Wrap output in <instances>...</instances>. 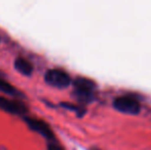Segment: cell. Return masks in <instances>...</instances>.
Segmentation results:
<instances>
[{
  "label": "cell",
  "instance_id": "1",
  "mask_svg": "<svg viewBox=\"0 0 151 150\" xmlns=\"http://www.w3.org/2000/svg\"><path fill=\"white\" fill-rule=\"evenodd\" d=\"M74 96L80 102L88 103L93 100V90L96 84L93 80L86 77H77L73 82Z\"/></svg>",
  "mask_w": 151,
  "mask_h": 150
},
{
  "label": "cell",
  "instance_id": "2",
  "mask_svg": "<svg viewBox=\"0 0 151 150\" xmlns=\"http://www.w3.org/2000/svg\"><path fill=\"white\" fill-rule=\"evenodd\" d=\"M45 81L59 88H67L71 82L69 74L62 69H50L45 73Z\"/></svg>",
  "mask_w": 151,
  "mask_h": 150
},
{
  "label": "cell",
  "instance_id": "3",
  "mask_svg": "<svg viewBox=\"0 0 151 150\" xmlns=\"http://www.w3.org/2000/svg\"><path fill=\"white\" fill-rule=\"evenodd\" d=\"M113 106L116 110L120 111V112L133 114V115L138 114L141 109L139 102L129 96H123L115 99V101L113 102Z\"/></svg>",
  "mask_w": 151,
  "mask_h": 150
},
{
  "label": "cell",
  "instance_id": "4",
  "mask_svg": "<svg viewBox=\"0 0 151 150\" xmlns=\"http://www.w3.org/2000/svg\"><path fill=\"white\" fill-rule=\"evenodd\" d=\"M25 121L29 126V128H32L33 131H35V132L39 133L40 135L45 137L48 140H52L55 138V135L52 133V128L43 120L38 119V118L35 117H28V116H26L25 117Z\"/></svg>",
  "mask_w": 151,
  "mask_h": 150
},
{
  "label": "cell",
  "instance_id": "5",
  "mask_svg": "<svg viewBox=\"0 0 151 150\" xmlns=\"http://www.w3.org/2000/svg\"><path fill=\"white\" fill-rule=\"evenodd\" d=\"M0 109L12 114H25L27 107L20 101L9 100V99L0 97Z\"/></svg>",
  "mask_w": 151,
  "mask_h": 150
},
{
  "label": "cell",
  "instance_id": "6",
  "mask_svg": "<svg viewBox=\"0 0 151 150\" xmlns=\"http://www.w3.org/2000/svg\"><path fill=\"white\" fill-rule=\"evenodd\" d=\"M14 67L20 73H22L23 75H30L33 72V66L28 60L22 58H17L14 61Z\"/></svg>",
  "mask_w": 151,
  "mask_h": 150
},
{
  "label": "cell",
  "instance_id": "7",
  "mask_svg": "<svg viewBox=\"0 0 151 150\" xmlns=\"http://www.w3.org/2000/svg\"><path fill=\"white\" fill-rule=\"evenodd\" d=\"M0 90L7 95H10V96H18V95H20L19 90L14 86H12V84L8 83L7 81H5L1 77H0Z\"/></svg>",
  "mask_w": 151,
  "mask_h": 150
},
{
  "label": "cell",
  "instance_id": "8",
  "mask_svg": "<svg viewBox=\"0 0 151 150\" xmlns=\"http://www.w3.org/2000/svg\"><path fill=\"white\" fill-rule=\"evenodd\" d=\"M62 106H64L65 108L70 109V110L76 111V112H77L78 114H82L81 112H80V108H79V107H76V106H74V105H72V104H69V103H62Z\"/></svg>",
  "mask_w": 151,
  "mask_h": 150
},
{
  "label": "cell",
  "instance_id": "9",
  "mask_svg": "<svg viewBox=\"0 0 151 150\" xmlns=\"http://www.w3.org/2000/svg\"><path fill=\"white\" fill-rule=\"evenodd\" d=\"M47 150H64L60 145L56 144V143H50L47 146Z\"/></svg>",
  "mask_w": 151,
  "mask_h": 150
},
{
  "label": "cell",
  "instance_id": "10",
  "mask_svg": "<svg viewBox=\"0 0 151 150\" xmlns=\"http://www.w3.org/2000/svg\"><path fill=\"white\" fill-rule=\"evenodd\" d=\"M93 150H99V149H93Z\"/></svg>",
  "mask_w": 151,
  "mask_h": 150
}]
</instances>
